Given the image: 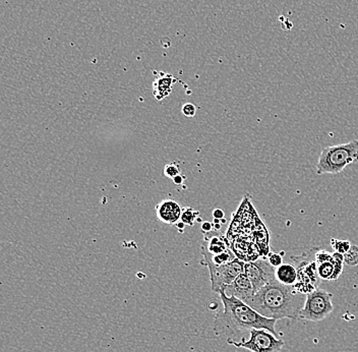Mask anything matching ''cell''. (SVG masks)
Returning a JSON list of instances; mask_svg holds the SVG:
<instances>
[{"mask_svg":"<svg viewBox=\"0 0 358 352\" xmlns=\"http://www.w3.org/2000/svg\"><path fill=\"white\" fill-rule=\"evenodd\" d=\"M219 297L222 302L223 309L218 311L215 317L213 329L217 336H234L238 332L267 329L279 337L276 331L278 320L264 317L243 300L228 297L224 291L219 293Z\"/></svg>","mask_w":358,"mask_h":352,"instance_id":"1","label":"cell"},{"mask_svg":"<svg viewBox=\"0 0 358 352\" xmlns=\"http://www.w3.org/2000/svg\"><path fill=\"white\" fill-rule=\"evenodd\" d=\"M306 295L295 291L294 287L283 286L277 280L257 291L248 306L268 319H299Z\"/></svg>","mask_w":358,"mask_h":352,"instance_id":"2","label":"cell"},{"mask_svg":"<svg viewBox=\"0 0 358 352\" xmlns=\"http://www.w3.org/2000/svg\"><path fill=\"white\" fill-rule=\"evenodd\" d=\"M358 161V139L341 145L324 148L317 164V176L338 174Z\"/></svg>","mask_w":358,"mask_h":352,"instance_id":"3","label":"cell"},{"mask_svg":"<svg viewBox=\"0 0 358 352\" xmlns=\"http://www.w3.org/2000/svg\"><path fill=\"white\" fill-rule=\"evenodd\" d=\"M317 248H313L310 252L302 253L297 257H291V261L297 269L296 283L293 286L295 291L301 295H308L317 288L320 277L317 274V265L315 262V253Z\"/></svg>","mask_w":358,"mask_h":352,"instance_id":"4","label":"cell"},{"mask_svg":"<svg viewBox=\"0 0 358 352\" xmlns=\"http://www.w3.org/2000/svg\"><path fill=\"white\" fill-rule=\"evenodd\" d=\"M332 300V293L324 289H315L306 295L303 308L299 314V319L313 323L321 322L326 319L334 311Z\"/></svg>","mask_w":358,"mask_h":352,"instance_id":"5","label":"cell"},{"mask_svg":"<svg viewBox=\"0 0 358 352\" xmlns=\"http://www.w3.org/2000/svg\"><path fill=\"white\" fill-rule=\"evenodd\" d=\"M248 340L243 338L241 342L228 339L227 343L237 349H245L252 352H280L285 342L267 329H252Z\"/></svg>","mask_w":358,"mask_h":352,"instance_id":"6","label":"cell"},{"mask_svg":"<svg viewBox=\"0 0 358 352\" xmlns=\"http://www.w3.org/2000/svg\"><path fill=\"white\" fill-rule=\"evenodd\" d=\"M205 265L209 269L212 291L219 295L239 275L245 272V262L236 258L230 263L220 265V266L207 263V262H205Z\"/></svg>","mask_w":358,"mask_h":352,"instance_id":"7","label":"cell"},{"mask_svg":"<svg viewBox=\"0 0 358 352\" xmlns=\"http://www.w3.org/2000/svg\"><path fill=\"white\" fill-rule=\"evenodd\" d=\"M245 273L254 286L255 293L261 290L263 287L276 280L275 268L267 259H257L245 262Z\"/></svg>","mask_w":358,"mask_h":352,"instance_id":"8","label":"cell"},{"mask_svg":"<svg viewBox=\"0 0 358 352\" xmlns=\"http://www.w3.org/2000/svg\"><path fill=\"white\" fill-rule=\"evenodd\" d=\"M224 293L228 297H235L248 304L252 302V297L256 295L254 286L245 272L239 275L230 286L226 287Z\"/></svg>","mask_w":358,"mask_h":352,"instance_id":"9","label":"cell"},{"mask_svg":"<svg viewBox=\"0 0 358 352\" xmlns=\"http://www.w3.org/2000/svg\"><path fill=\"white\" fill-rule=\"evenodd\" d=\"M182 208L173 199H163L157 205V218L167 225L178 224L182 214Z\"/></svg>","mask_w":358,"mask_h":352,"instance_id":"10","label":"cell"},{"mask_svg":"<svg viewBox=\"0 0 358 352\" xmlns=\"http://www.w3.org/2000/svg\"><path fill=\"white\" fill-rule=\"evenodd\" d=\"M201 246H203L211 255H219L231 250L229 241L226 237L222 235H210V233H205V239Z\"/></svg>","mask_w":358,"mask_h":352,"instance_id":"11","label":"cell"},{"mask_svg":"<svg viewBox=\"0 0 358 352\" xmlns=\"http://www.w3.org/2000/svg\"><path fill=\"white\" fill-rule=\"evenodd\" d=\"M176 78L169 73H161V77L157 78L153 83V93L157 100H162L171 94Z\"/></svg>","mask_w":358,"mask_h":352,"instance_id":"12","label":"cell"},{"mask_svg":"<svg viewBox=\"0 0 358 352\" xmlns=\"http://www.w3.org/2000/svg\"><path fill=\"white\" fill-rule=\"evenodd\" d=\"M275 278L283 286H294L299 278L296 267L294 264H282L281 266L275 268Z\"/></svg>","mask_w":358,"mask_h":352,"instance_id":"13","label":"cell"},{"mask_svg":"<svg viewBox=\"0 0 358 352\" xmlns=\"http://www.w3.org/2000/svg\"><path fill=\"white\" fill-rule=\"evenodd\" d=\"M201 255L203 257V261L207 262V263H212L214 265H220L230 263V262L234 261V259H236V255H235L234 251L229 250L227 252H224L222 253H219V255H211V253H208L207 250H206L203 246H201Z\"/></svg>","mask_w":358,"mask_h":352,"instance_id":"14","label":"cell"},{"mask_svg":"<svg viewBox=\"0 0 358 352\" xmlns=\"http://www.w3.org/2000/svg\"><path fill=\"white\" fill-rule=\"evenodd\" d=\"M333 255H334V253H333ZM317 274H319L320 279L321 280L335 281L336 268L334 258H333L331 262H326V263L317 265Z\"/></svg>","mask_w":358,"mask_h":352,"instance_id":"15","label":"cell"},{"mask_svg":"<svg viewBox=\"0 0 358 352\" xmlns=\"http://www.w3.org/2000/svg\"><path fill=\"white\" fill-rule=\"evenodd\" d=\"M200 212L192 209V208H185L182 210V214H181V222L185 224V225L192 226L194 225V221L198 218Z\"/></svg>","mask_w":358,"mask_h":352,"instance_id":"16","label":"cell"},{"mask_svg":"<svg viewBox=\"0 0 358 352\" xmlns=\"http://www.w3.org/2000/svg\"><path fill=\"white\" fill-rule=\"evenodd\" d=\"M331 246H332L333 250H335L336 253L345 255L350 250L352 244L349 241H340V239H331Z\"/></svg>","mask_w":358,"mask_h":352,"instance_id":"17","label":"cell"},{"mask_svg":"<svg viewBox=\"0 0 358 352\" xmlns=\"http://www.w3.org/2000/svg\"><path fill=\"white\" fill-rule=\"evenodd\" d=\"M344 263L350 267L358 266V246H352L344 255Z\"/></svg>","mask_w":358,"mask_h":352,"instance_id":"18","label":"cell"},{"mask_svg":"<svg viewBox=\"0 0 358 352\" xmlns=\"http://www.w3.org/2000/svg\"><path fill=\"white\" fill-rule=\"evenodd\" d=\"M164 174L169 178H174L180 174V168L178 162H172L167 164L164 168Z\"/></svg>","mask_w":358,"mask_h":352,"instance_id":"19","label":"cell"},{"mask_svg":"<svg viewBox=\"0 0 358 352\" xmlns=\"http://www.w3.org/2000/svg\"><path fill=\"white\" fill-rule=\"evenodd\" d=\"M267 260L268 263L272 265L274 268H277V267L281 266V265L283 264V257H282L281 253H268Z\"/></svg>","mask_w":358,"mask_h":352,"instance_id":"20","label":"cell"},{"mask_svg":"<svg viewBox=\"0 0 358 352\" xmlns=\"http://www.w3.org/2000/svg\"><path fill=\"white\" fill-rule=\"evenodd\" d=\"M196 107L192 103H187V104L183 105L182 113L187 118H192V116L196 115Z\"/></svg>","mask_w":358,"mask_h":352,"instance_id":"21","label":"cell"},{"mask_svg":"<svg viewBox=\"0 0 358 352\" xmlns=\"http://www.w3.org/2000/svg\"><path fill=\"white\" fill-rule=\"evenodd\" d=\"M214 230V224L210 223V222H203L201 224V230L205 233H210Z\"/></svg>","mask_w":358,"mask_h":352,"instance_id":"22","label":"cell"},{"mask_svg":"<svg viewBox=\"0 0 358 352\" xmlns=\"http://www.w3.org/2000/svg\"><path fill=\"white\" fill-rule=\"evenodd\" d=\"M213 217H214V219L222 220L223 218H225V213L222 209H216L213 211Z\"/></svg>","mask_w":358,"mask_h":352,"instance_id":"23","label":"cell"},{"mask_svg":"<svg viewBox=\"0 0 358 352\" xmlns=\"http://www.w3.org/2000/svg\"><path fill=\"white\" fill-rule=\"evenodd\" d=\"M183 177L180 176V174H179V176H176V177H174L173 178V181H174V183H176V185H181V183H183Z\"/></svg>","mask_w":358,"mask_h":352,"instance_id":"24","label":"cell"},{"mask_svg":"<svg viewBox=\"0 0 358 352\" xmlns=\"http://www.w3.org/2000/svg\"><path fill=\"white\" fill-rule=\"evenodd\" d=\"M221 223H214V230H221Z\"/></svg>","mask_w":358,"mask_h":352,"instance_id":"25","label":"cell"},{"mask_svg":"<svg viewBox=\"0 0 358 352\" xmlns=\"http://www.w3.org/2000/svg\"><path fill=\"white\" fill-rule=\"evenodd\" d=\"M176 226H178V230L179 228H180V230H182L183 226H185V223H183V222H180V223L176 224Z\"/></svg>","mask_w":358,"mask_h":352,"instance_id":"26","label":"cell"}]
</instances>
